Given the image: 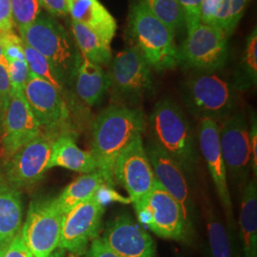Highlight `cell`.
<instances>
[{
	"mask_svg": "<svg viewBox=\"0 0 257 257\" xmlns=\"http://www.w3.org/2000/svg\"><path fill=\"white\" fill-rule=\"evenodd\" d=\"M147 127L144 112L135 107L112 104L93 120L92 153L109 185H113V167L117 157Z\"/></svg>",
	"mask_w": 257,
	"mask_h": 257,
	"instance_id": "obj_1",
	"label": "cell"
},
{
	"mask_svg": "<svg viewBox=\"0 0 257 257\" xmlns=\"http://www.w3.org/2000/svg\"><path fill=\"white\" fill-rule=\"evenodd\" d=\"M149 122L154 142L181 166L186 175H193L198 155L193 128L183 109L171 98L161 99Z\"/></svg>",
	"mask_w": 257,
	"mask_h": 257,
	"instance_id": "obj_2",
	"label": "cell"
},
{
	"mask_svg": "<svg viewBox=\"0 0 257 257\" xmlns=\"http://www.w3.org/2000/svg\"><path fill=\"white\" fill-rule=\"evenodd\" d=\"M128 22L132 46L143 55L152 69L162 72L179 65L175 33L138 1L131 6Z\"/></svg>",
	"mask_w": 257,
	"mask_h": 257,
	"instance_id": "obj_3",
	"label": "cell"
},
{
	"mask_svg": "<svg viewBox=\"0 0 257 257\" xmlns=\"http://www.w3.org/2000/svg\"><path fill=\"white\" fill-rule=\"evenodd\" d=\"M220 71L194 72L184 82V103L199 120L209 118L219 124L235 111L239 90Z\"/></svg>",
	"mask_w": 257,
	"mask_h": 257,
	"instance_id": "obj_4",
	"label": "cell"
},
{
	"mask_svg": "<svg viewBox=\"0 0 257 257\" xmlns=\"http://www.w3.org/2000/svg\"><path fill=\"white\" fill-rule=\"evenodd\" d=\"M19 32L22 41L46 57L64 82L72 76L79 51L54 17L41 13L31 25Z\"/></svg>",
	"mask_w": 257,
	"mask_h": 257,
	"instance_id": "obj_5",
	"label": "cell"
},
{
	"mask_svg": "<svg viewBox=\"0 0 257 257\" xmlns=\"http://www.w3.org/2000/svg\"><path fill=\"white\" fill-rule=\"evenodd\" d=\"M110 65L107 74L113 104L134 107L153 92L152 68L135 47L122 50Z\"/></svg>",
	"mask_w": 257,
	"mask_h": 257,
	"instance_id": "obj_6",
	"label": "cell"
},
{
	"mask_svg": "<svg viewBox=\"0 0 257 257\" xmlns=\"http://www.w3.org/2000/svg\"><path fill=\"white\" fill-rule=\"evenodd\" d=\"M178 47L179 65L194 72L220 71L229 57L228 37L216 28L199 23L186 32Z\"/></svg>",
	"mask_w": 257,
	"mask_h": 257,
	"instance_id": "obj_7",
	"label": "cell"
},
{
	"mask_svg": "<svg viewBox=\"0 0 257 257\" xmlns=\"http://www.w3.org/2000/svg\"><path fill=\"white\" fill-rule=\"evenodd\" d=\"M63 218L55 198L30 204L20 232L32 257H50L58 248Z\"/></svg>",
	"mask_w": 257,
	"mask_h": 257,
	"instance_id": "obj_8",
	"label": "cell"
},
{
	"mask_svg": "<svg viewBox=\"0 0 257 257\" xmlns=\"http://www.w3.org/2000/svg\"><path fill=\"white\" fill-rule=\"evenodd\" d=\"M141 225L162 238L181 241L188 237L183 214L178 203L159 183L134 204Z\"/></svg>",
	"mask_w": 257,
	"mask_h": 257,
	"instance_id": "obj_9",
	"label": "cell"
},
{
	"mask_svg": "<svg viewBox=\"0 0 257 257\" xmlns=\"http://www.w3.org/2000/svg\"><path fill=\"white\" fill-rule=\"evenodd\" d=\"M99 193L65 214L58 248L81 256L92 241L99 237L105 212V204Z\"/></svg>",
	"mask_w": 257,
	"mask_h": 257,
	"instance_id": "obj_10",
	"label": "cell"
},
{
	"mask_svg": "<svg viewBox=\"0 0 257 257\" xmlns=\"http://www.w3.org/2000/svg\"><path fill=\"white\" fill-rule=\"evenodd\" d=\"M58 137L42 131L37 138L10 156L5 166L4 178L19 190L40 181L48 171L53 144Z\"/></svg>",
	"mask_w": 257,
	"mask_h": 257,
	"instance_id": "obj_11",
	"label": "cell"
},
{
	"mask_svg": "<svg viewBox=\"0 0 257 257\" xmlns=\"http://www.w3.org/2000/svg\"><path fill=\"white\" fill-rule=\"evenodd\" d=\"M63 93L53 85L40 78L30 76L24 95L41 130L55 134H72L70 128V110Z\"/></svg>",
	"mask_w": 257,
	"mask_h": 257,
	"instance_id": "obj_12",
	"label": "cell"
},
{
	"mask_svg": "<svg viewBox=\"0 0 257 257\" xmlns=\"http://www.w3.org/2000/svg\"><path fill=\"white\" fill-rule=\"evenodd\" d=\"M145 149L157 183L160 184L178 203L183 214L187 232L188 234L191 233L195 217V204L186 173L181 166L156 142H149Z\"/></svg>",
	"mask_w": 257,
	"mask_h": 257,
	"instance_id": "obj_13",
	"label": "cell"
},
{
	"mask_svg": "<svg viewBox=\"0 0 257 257\" xmlns=\"http://www.w3.org/2000/svg\"><path fill=\"white\" fill-rule=\"evenodd\" d=\"M112 175L114 183L117 182L126 190L134 204L155 188L157 181L142 137L132 142L117 157Z\"/></svg>",
	"mask_w": 257,
	"mask_h": 257,
	"instance_id": "obj_14",
	"label": "cell"
},
{
	"mask_svg": "<svg viewBox=\"0 0 257 257\" xmlns=\"http://www.w3.org/2000/svg\"><path fill=\"white\" fill-rule=\"evenodd\" d=\"M219 125V143L227 174L244 182L251 171L248 123L242 111H234Z\"/></svg>",
	"mask_w": 257,
	"mask_h": 257,
	"instance_id": "obj_15",
	"label": "cell"
},
{
	"mask_svg": "<svg viewBox=\"0 0 257 257\" xmlns=\"http://www.w3.org/2000/svg\"><path fill=\"white\" fill-rule=\"evenodd\" d=\"M198 142L201 155L206 162L215 191L220 200L228 228L233 230V207L228 185V174L221 154L218 123L209 118L199 120Z\"/></svg>",
	"mask_w": 257,
	"mask_h": 257,
	"instance_id": "obj_16",
	"label": "cell"
},
{
	"mask_svg": "<svg viewBox=\"0 0 257 257\" xmlns=\"http://www.w3.org/2000/svg\"><path fill=\"white\" fill-rule=\"evenodd\" d=\"M1 126L3 128L2 147L7 159L42 132L24 92L14 89Z\"/></svg>",
	"mask_w": 257,
	"mask_h": 257,
	"instance_id": "obj_17",
	"label": "cell"
},
{
	"mask_svg": "<svg viewBox=\"0 0 257 257\" xmlns=\"http://www.w3.org/2000/svg\"><path fill=\"white\" fill-rule=\"evenodd\" d=\"M101 239L118 257H156L154 239L127 213L110 220Z\"/></svg>",
	"mask_w": 257,
	"mask_h": 257,
	"instance_id": "obj_18",
	"label": "cell"
},
{
	"mask_svg": "<svg viewBox=\"0 0 257 257\" xmlns=\"http://www.w3.org/2000/svg\"><path fill=\"white\" fill-rule=\"evenodd\" d=\"M67 3L73 21L88 28L110 45L117 23L99 0H67Z\"/></svg>",
	"mask_w": 257,
	"mask_h": 257,
	"instance_id": "obj_19",
	"label": "cell"
},
{
	"mask_svg": "<svg viewBox=\"0 0 257 257\" xmlns=\"http://www.w3.org/2000/svg\"><path fill=\"white\" fill-rule=\"evenodd\" d=\"M71 78L74 79L77 96L88 106H95L109 91L108 74L99 65L94 64L80 54Z\"/></svg>",
	"mask_w": 257,
	"mask_h": 257,
	"instance_id": "obj_20",
	"label": "cell"
},
{
	"mask_svg": "<svg viewBox=\"0 0 257 257\" xmlns=\"http://www.w3.org/2000/svg\"><path fill=\"white\" fill-rule=\"evenodd\" d=\"M60 167L80 174H90L99 170L97 161L91 152L77 146L72 134H64L53 144L48 170Z\"/></svg>",
	"mask_w": 257,
	"mask_h": 257,
	"instance_id": "obj_21",
	"label": "cell"
},
{
	"mask_svg": "<svg viewBox=\"0 0 257 257\" xmlns=\"http://www.w3.org/2000/svg\"><path fill=\"white\" fill-rule=\"evenodd\" d=\"M21 194L0 175V248H6L22 228Z\"/></svg>",
	"mask_w": 257,
	"mask_h": 257,
	"instance_id": "obj_22",
	"label": "cell"
},
{
	"mask_svg": "<svg viewBox=\"0 0 257 257\" xmlns=\"http://www.w3.org/2000/svg\"><path fill=\"white\" fill-rule=\"evenodd\" d=\"M243 257H257V182L252 177L244 188L239 214Z\"/></svg>",
	"mask_w": 257,
	"mask_h": 257,
	"instance_id": "obj_23",
	"label": "cell"
},
{
	"mask_svg": "<svg viewBox=\"0 0 257 257\" xmlns=\"http://www.w3.org/2000/svg\"><path fill=\"white\" fill-rule=\"evenodd\" d=\"M106 184L107 181L100 171L84 174L65 188L55 198V203L65 215L77 205L95 196Z\"/></svg>",
	"mask_w": 257,
	"mask_h": 257,
	"instance_id": "obj_24",
	"label": "cell"
},
{
	"mask_svg": "<svg viewBox=\"0 0 257 257\" xmlns=\"http://www.w3.org/2000/svg\"><path fill=\"white\" fill-rule=\"evenodd\" d=\"M71 31L77 50L88 60L103 67L109 66L112 59L110 44L88 28L71 20Z\"/></svg>",
	"mask_w": 257,
	"mask_h": 257,
	"instance_id": "obj_25",
	"label": "cell"
},
{
	"mask_svg": "<svg viewBox=\"0 0 257 257\" xmlns=\"http://www.w3.org/2000/svg\"><path fill=\"white\" fill-rule=\"evenodd\" d=\"M211 257H233L229 231L210 206H204Z\"/></svg>",
	"mask_w": 257,
	"mask_h": 257,
	"instance_id": "obj_26",
	"label": "cell"
},
{
	"mask_svg": "<svg viewBox=\"0 0 257 257\" xmlns=\"http://www.w3.org/2000/svg\"><path fill=\"white\" fill-rule=\"evenodd\" d=\"M238 75L234 83L238 90L255 86L257 82V29L253 28L245 42L244 51L239 65Z\"/></svg>",
	"mask_w": 257,
	"mask_h": 257,
	"instance_id": "obj_27",
	"label": "cell"
},
{
	"mask_svg": "<svg viewBox=\"0 0 257 257\" xmlns=\"http://www.w3.org/2000/svg\"><path fill=\"white\" fill-rule=\"evenodd\" d=\"M138 2L175 34L185 28L183 10L177 0H138Z\"/></svg>",
	"mask_w": 257,
	"mask_h": 257,
	"instance_id": "obj_28",
	"label": "cell"
},
{
	"mask_svg": "<svg viewBox=\"0 0 257 257\" xmlns=\"http://www.w3.org/2000/svg\"><path fill=\"white\" fill-rule=\"evenodd\" d=\"M250 0H219L217 12L211 23L229 37L238 26Z\"/></svg>",
	"mask_w": 257,
	"mask_h": 257,
	"instance_id": "obj_29",
	"label": "cell"
},
{
	"mask_svg": "<svg viewBox=\"0 0 257 257\" xmlns=\"http://www.w3.org/2000/svg\"><path fill=\"white\" fill-rule=\"evenodd\" d=\"M23 50L30 71V76L45 80L53 85L56 90L63 93L64 81L46 57L25 42H23Z\"/></svg>",
	"mask_w": 257,
	"mask_h": 257,
	"instance_id": "obj_30",
	"label": "cell"
},
{
	"mask_svg": "<svg viewBox=\"0 0 257 257\" xmlns=\"http://www.w3.org/2000/svg\"><path fill=\"white\" fill-rule=\"evenodd\" d=\"M14 25L19 30L31 25L41 14L39 0H11Z\"/></svg>",
	"mask_w": 257,
	"mask_h": 257,
	"instance_id": "obj_31",
	"label": "cell"
},
{
	"mask_svg": "<svg viewBox=\"0 0 257 257\" xmlns=\"http://www.w3.org/2000/svg\"><path fill=\"white\" fill-rule=\"evenodd\" d=\"M0 45L6 62L25 59L23 41L21 37L14 33V31L0 34Z\"/></svg>",
	"mask_w": 257,
	"mask_h": 257,
	"instance_id": "obj_32",
	"label": "cell"
},
{
	"mask_svg": "<svg viewBox=\"0 0 257 257\" xmlns=\"http://www.w3.org/2000/svg\"><path fill=\"white\" fill-rule=\"evenodd\" d=\"M7 64L13 89L24 92L25 86L30 79V71L26 59L10 61Z\"/></svg>",
	"mask_w": 257,
	"mask_h": 257,
	"instance_id": "obj_33",
	"label": "cell"
},
{
	"mask_svg": "<svg viewBox=\"0 0 257 257\" xmlns=\"http://www.w3.org/2000/svg\"><path fill=\"white\" fill-rule=\"evenodd\" d=\"M13 92V87L10 80L8 64L3 58L0 60V123L9 104L10 98Z\"/></svg>",
	"mask_w": 257,
	"mask_h": 257,
	"instance_id": "obj_34",
	"label": "cell"
},
{
	"mask_svg": "<svg viewBox=\"0 0 257 257\" xmlns=\"http://www.w3.org/2000/svg\"><path fill=\"white\" fill-rule=\"evenodd\" d=\"M183 10L186 32L200 23L199 13L202 0H177Z\"/></svg>",
	"mask_w": 257,
	"mask_h": 257,
	"instance_id": "obj_35",
	"label": "cell"
},
{
	"mask_svg": "<svg viewBox=\"0 0 257 257\" xmlns=\"http://www.w3.org/2000/svg\"><path fill=\"white\" fill-rule=\"evenodd\" d=\"M248 138L251 156V171L253 177L257 178V120L255 114L250 115L248 124Z\"/></svg>",
	"mask_w": 257,
	"mask_h": 257,
	"instance_id": "obj_36",
	"label": "cell"
},
{
	"mask_svg": "<svg viewBox=\"0 0 257 257\" xmlns=\"http://www.w3.org/2000/svg\"><path fill=\"white\" fill-rule=\"evenodd\" d=\"M3 257H32V254L30 253L23 241L20 231L5 248Z\"/></svg>",
	"mask_w": 257,
	"mask_h": 257,
	"instance_id": "obj_37",
	"label": "cell"
},
{
	"mask_svg": "<svg viewBox=\"0 0 257 257\" xmlns=\"http://www.w3.org/2000/svg\"><path fill=\"white\" fill-rule=\"evenodd\" d=\"M41 7L52 17L65 18L69 16L67 0H39Z\"/></svg>",
	"mask_w": 257,
	"mask_h": 257,
	"instance_id": "obj_38",
	"label": "cell"
},
{
	"mask_svg": "<svg viewBox=\"0 0 257 257\" xmlns=\"http://www.w3.org/2000/svg\"><path fill=\"white\" fill-rule=\"evenodd\" d=\"M84 255V257H118L106 245L101 237H97L92 241Z\"/></svg>",
	"mask_w": 257,
	"mask_h": 257,
	"instance_id": "obj_39",
	"label": "cell"
},
{
	"mask_svg": "<svg viewBox=\"0 0 257 257\" xmlns=\"http://www.w3.org/2000/svg\"><path fill=\"white\" fill-rule=\"evenodd\" d=\"M14 27L11 0H0V34L13 31Z\"/></svg>",
	"mask_w": 257,
	"mask_h": 257,
	"instance_id": "obj_40",
	"label": "cell"
},
{
	"mask_svg": "<svg viewBox=\"0 0 257 257\" xmlns=\"http://www.w3.org/2000/svg\"><path fill=\"white\" fill-rule=\"evenodd\" d=\"M50 257H77L74 255V254H72V253H66V251L63 250V249H60V248H57L56 250H55V252L51 255Z\"/></svg>",
	"mask_w": 257,
	"mask_h": 257,
	"instance_id": "obj_41",
	"label": "cell"
},
{
	"mask_svg": "<svg viewBox=\"0 0 257 257\" xmlns=\"http://www.w3.org/2000/svg\"><path fill=\"white\" fill-rule=\"evenodd\" d=\"M6 248H0V257H3L4 255V251H5Z\"/></svg>",
	"mask_w": 257,
	"mask_h": 257,
	"instance_id": "obj_42",
	"label": "cell"
},
{
	"mask_svg": "<svg viewBox=\"0 0 257 257\" xmlns=\"http://www.w3.org/2000/svg\"><path fill=\"white\" fill-rule=\"evenodd\" d=\"M4 57H3V54H2V49H1V45H0V60L1 59H3Z\"/></svg>",
	"mask_w": 257,
	"mask_h": 257,
	"instance_id": "obj_43",
	"label": "cell"
}]
</instances>
